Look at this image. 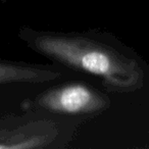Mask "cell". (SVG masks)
<instances>
[{
    "label": "cell",
    "instance_id": "1",
    "mask_svg": "<svg viewBox=\"0 0 149 149\" xmlns=\"http://www.w3.org/2000/svg\"><path fill=\"white\" fill-rule=\"evenodd\" d=\"M39 53L102 80L106 89L130 93L141 89L145 72L142 62L108 44L79 36L38 33L26 37Z\"/></svg>",
    "mask_w": 149,
    "mask_h": 149
},
{
    "label": "cell",
    "instance_id": "2",
    "mask_svg": "<svg viewBox=\"0 0 149 149\" xmlns=\"http://www.w3.org/2000/svg\"><path fill=\"white\" fill-rule=\"evenodd\" d=\"M37 104L56 113L91 114L107 109L109 99L85 83H70L47 90L38 97Z\"/></svg>",
    "mask_w": 149,
    "mask_h": 149
},
{
    "label": "cell",
    "instance_id": "3",
    "mask_svg": "<svg viewBox=\"0 0 149 149\" xmlns=\"http://www.w3.org/2000/svg\"><path fill=\"white\" fill-rule=\"evenodd\" d=\"M59 77V72L47 68L28 64L0 62V85L40 84L53 81Z\"/></svg>",
    "mask_w": 149,
    "mask_h": 149
},
{
    "label": "cell",
    "instance_id": "4",
    "mask_svg": "<svg viewBox=\"0 0 149 149\" xmlns=\"http://www.w3.org/2000/svg\"><path fill=\"white\" fill-rule=\"evenodd\" d=\"M44 137H24L22 140L17 139L15 141L9 142H0V149H26V148H36V147L43 146L46 142Z\"/></svg>",
    "mask_w": 149,
    "mask_h": 149
}]
</instances>
